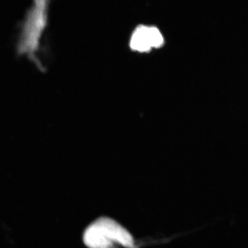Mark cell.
Returning a JSON list of instances; mask_svg holds the SVG:
<instances>
[{"label":"cell","mask_w":248,"mask_h":248,"mask_svg":"<svg viewBox=\"0 0 248 248\" xmlns=\"http://www.w3.org/2000/svg\"><path fill=\"white\" fill-rule=\"evenodd\" d=\"M89 248H112L115 245L133 248L134 239L130 232L114 220L101 218L93 222L83 234Z\"/></svg>","instance_id":"cell-1"},{"label":"cell","mask_w":248,"mask_h":248,"mask_svg":"<svg viewBox=\"0 0 248 248\" xmlns=\"http://www.w3.org/2000/svg\"><path fill=\"white\" fill-rule=\"evenodd\" d=\"M164 39L160 31L155 27L141 26L136 29L131 40L133 50L144 52L163 45Z\"/></svg>","instance_id":"cell-2"}]
</instances>
